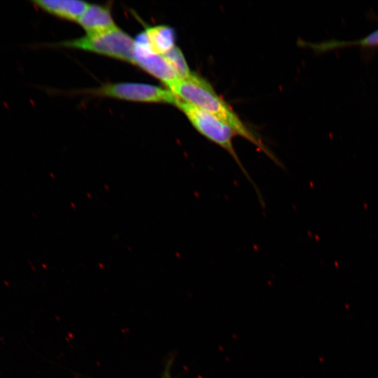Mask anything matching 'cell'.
Here are the masks:
<instances>
[{
    "label": "cell",
    "mask_w": 378,
    "mask_h": 378,
    "mask_svg": "<svg viewBox=\"0 0 378 378\" xmlns=\"http://www.w3.org/2000/svg\"><path fill=\"white\" fill-rule=\"evenodd\" d=\"M170 91L181 100L200 108L224 122L237 134L253 144L275 162L279 164L278 160L244 125L227 103L216 93L211 85L204 79L194 74L189 79H181Z\"/></svg>",
    "instance_id": "6da1fadb"
},
{
    "label": "cell",
    "mask_w": 378,
    "mask_h": 378,
    "mask_svg": "<svg viewBox=\"0 0 378 378\" xmlns=\"http://www.w3.org/2000/svg\"><path fill=\"white\" fill-rule=\"evenodd\" d=\"M176 106L183 111L194 127L200 134L224 148L231 155L245 176L253 186H255L249 174L242 165L234 149L232 138L236 134L234 131L229 125L214 115L180 99ZM255 187L256 188L255 186ZM256 190L262 202V196L257 188Z\"/></svg>",
    "instance_id": "7a4b0ae2"
},
{
    "label": "cell",
    "mask_w": 378,
    "mask_h": 378,
    "mask_svg": "<svg viewBox=\"0 0 378 378\" xmlns=\"http://www.w3.org/2000/svg\"><path fill=\"white\" fill-rule=\"evenodd\" d=\"M134 39L118 27L62 41L58 46L79 49L133 63Z\"/></svg>",
    "instance_id": "3957f363"
},
{
    "label": "cell",
    "mask_w": 378,
    "mask_h": 378,
    "mask_svg": "<svg viewBox=\"0 0 378 378\" xmlns=\"http://www.w3.org/2000/svg\"><path fill=\"white\" fill-rule=\"evenodd\" d=\"M92 92L104 97L139 102L167 103L176 105L179 99L169 90L137 83L106 84L92 90Z\"/></svg>",
    "instance_id": "277c9868"
},
{
    "label": "cell",
    "mask_w": 378,
    "mask_h": 378,
    "mask_svg": "<svg viewBox=\"0 0 378 378\" xmlns=\"http://www.w3.org/2000/svg\"><path fill=\"white\" fill-rule=\"evenodd\" d=\"M133 64L162 82L171 90L181 80L162 55L150 49L145 31L134 39Z\"/></svg>",
    "instance_id": "5b68a950"
},
{
    "label": "cell",
    "mask_w": 378,
    "mask_h": 378,
    "mask_svg": "<svg viewBox=\"0 0 378 378\" xmlns=\"http://www.w3.org/2000/svg\"><path fill=\"white\" fill-rule=\"evenodd\" d=\"M87 32L96 34L117 28L107 6L89 5L77 22Z\"/></svg>",
    "instance_id": "8992f818"
},
{
    "label": "cell",
    "mask_w": 378,
    "mask_h": 378,
    "mask_svg": "<svg viewBox=\"0 0 378 378\" xmlns=\"http://www.w3.org/2000/svg\"><path fill=\"white\" fill-rule=\"evenodd\" d=\"M32 3L49 14L76 22L89 6L85 1L78 0H36Z\"/></svg>",
    "instance_id": "52a82bcc"
},
{
    "label": "cell",
    "mask_w": 378,
    "mask_h": 378,
    "mask_svg": "<svg viewBox=\"0 0 378 378\" xmlns=\"http://www.w3.org/2000/svg\"><path fill=\"white\" fill-rule=\"evenodd\" d=\"M144 31L150 49L157 54L164 55L175 46L174 31L168 26H155Z\"/></svg>",
    "instance_id": "ba28073f"
},
{
    "label": "cell",
    "mask_w": 378,
    "mask_h": 378,
    "mask_svg": "<svg viewBox=\"0 0 378 378\" xmlns=\"http://www.w3.org/2000/svg\"><path fill=\"white\" fill-rule=\"evenodd\" d=\"M316 50L323 51L332 50L346 46H361V47H378V29L370 33L365 37L350 41H330L320 44L312 45Z\"/></svg>",
    "instance_id": "9c48e42d"
},
{
    "label": "cell",
    "mask_w": 378,
    "mask_h": 378,
    "mask_svg": "<svg viewBox=\"0 0 378 378\" xmlns=\"http://www.w3.org/2000/svg\"><path fill=\"white\" fill-rule=\"evenodd\" d=\"M174 68L181 80H187L193 76L190 71L182 51L174 46L169 51L162 55Z\"/></svg>",
    "instance_id": "30bf717a"
},
{
    "label": "cell",
    "mask_w": 378,
    "mask_h": 378,
    "mask_svg": "<svg viewBox=\"0 0 378 378\" xmlns=\"http://www.w3.org/2000/svg\"><path fill=\"white\" fill-rule=\"evenodd\" d=\"M173 358H171L167 360L160 378H173L171 374V369L173 364Z\"/></svg>",
    "instance_id": "8fae6325"
}]
</instances>
